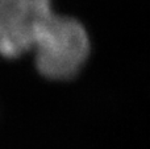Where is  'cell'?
Segmentation results:
<instances>
[{"label": "cell", "mask_w": 150, "mask_h": 149, "mask_svg": "<svg viewBox=\"0 0 150 149\" xmlns=\"http://www.w3.org/2000/svg\"><path fill=\"white\" fill-rule=\"evenodd\" d=\"M36 67L49 79L74 78L90 54V38L74 17L53 13L41 26L34 42Z\"/></svg>", "instance_id": "1"}, {"label": "cell", "mask_w": 150, "mask_h": 149, "mask_svg": "<svg viewBox=\"0 0 150 149\" xmlns=\"http://www.w3.org/2000/svg\"><path fill=\"white\" fill-rule=\"evenodd\" d=\"M53 13L50 0H0V55L17 58L33 49Z\"/></svg>", "instance_id": "2"}]
</instances>
